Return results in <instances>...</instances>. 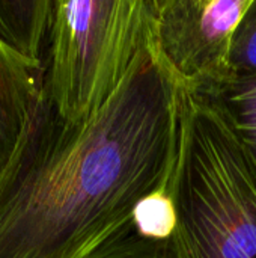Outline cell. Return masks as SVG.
I'll use <instances>...</instances> for the list:
<instances>
[{
  "label": "cell",
  "mask_w": 256,
  "mask_h": 258,
  "mask_svg": "<svg viewBox=\"0 0 256 258\" xmlns=\"http://www.w3.org/2000/svg\"><path fill=\"white\" fill-rule=\"evenodd\" d=\"M183 109L152 39L81 122L62 121L41 89L0 169V258H92L131 234L137 206L172 186Z\"/></svg>",
  "instance_id": "1"
},
{
  "label": "cell",
  "mask_w": 256,
  "mask_h": 258,
  "mask_svg": "<svg viewBox=\"0 0 256 258\" xmlns=\"http://www.w3.org/2000/svg\"><path fill=\"white\" fill-rule=\"evenodd\" d=\"M41 89L42 67L0 38V169L15 150Z\"/></svg>",
  "instance_id": "5"
},
{
  "label": "cell",
  "mask_w": 256,
  "mask_h": 258,
  "mask_svg": "<svg viewBox=\"0 0 256 258\" xmlns=\"http://www.w3.org/2000/svg\"><path fill=\"white\" fill-rule=\"evenodd\" d=\"M172 258H256V171L216 103L184 88Z\"/></svg>",
  "instance_id": "2"
},
{
  "label": "cell",
  "mask_w": 256,
  "mask_h": 258,
  "mask_svg": "<svg viewBox=\"0 0 256 258\" xmlns=\"http://www.w3.org/2000/svg\"><path fill=\"white\" fill-rule=\"evenodd\" d=\"M53 0H0V38L42 67Z\"/></svg>",
  "instance_id": "6"
},
{
  "label": "cell",
  "mask_w": 256,
  "mask_h": 258,
  "mask_svg": "<svg viewBox=\"0 0 256 258\" xmlns=\"http://www.w3.org/2000/svg\"><path fill=\"white\" fill-rule=\"evenodd\" d=\"M228 77H255L256 76V0L240 20L229 50Z\"/></svg>",
  "instance_id": "9"
},
{
  "label": "cell",
  "mask_w": 256,
  "mask_h": 258,
  "mask_svg": "<svg viewBox=\"0 0 256 258\" xmlns=\"http://www.w3.org/2000/svg\"><path fill=\"white\" fill-rule=\"evenodd\" d=\"M92 258H172L169 242L149 240L136 231L103 249Z\"/></svg>",
  "instance_id": "10"
},
{
  "label": "cell",
  "mask_w": 256,
  "mask_h": 258,
  "mask_svg": "<svg viewBox=\"0 0 256 258\" xmlns=\"http://www.w3.org/2000/svg\"><path fill=\"white\" fill-rule=\"evenodd\" d=\"M134 230L139 236L149 240H170L175 230V209L170 189L154 194L137 206Z\"/></svg>",
  "instance_id": "8"
},
{
  "label": "cell",
  "mask_w": 256,
  "mask_h": 258,
  "mask_svg": "<svg viewBox=\"0 0 256 258\" xmlns=\"http://www.w3.org/2000/svg\"><path fill=\"white\" fill-rule=\"evenodd\" d=\"M252 0H152V42L180 83L207 91L228 79L234 32Z\"/></svg>",
  "instance_id": "4"
},
{
  "label": "cell",
  "mask_w": 256,
  "mask_h": 258,
  "mask_svg": "<svg viewBox=\"0 0 256 258\" xmlns=\"http://www.w3.org/2000/svg\"><path fill=\"white\" fill-rule=\"evenodd\" d=\"M152 39V0H53L42 89L69 124L94 115Z\"/></svg>",
  "instance_id": "3"
},
{
  "label": "cell",
  "mask_w": 256,
  "mask_h": 258,
  "mask_svg": "<svg viewBox=\"0 0 256 258\" xmlns=\"http://www.w3.org/2000/svg\"><path fill=\"white\" fill-rule=\"evenodd\" d=\"M223 113L256 171V76L228 77L207 91Z\"/></svg>",
  "instance_id": "7"
}]
</instances>
